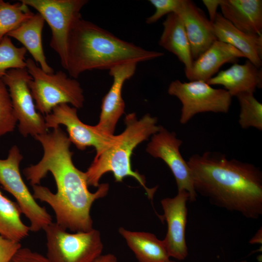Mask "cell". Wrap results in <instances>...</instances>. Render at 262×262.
Segmentation results:
<instances>
[{
    "label": "cell",
    "instance_id": "ba28073f",
    "mask_svg": "<svg viewBox=\"0 0 262 262\" xmlns=\"http://www.w3.org/2000/svg\"><path fill=\"white\" fill-rule=\"evenodd\" d=\"M167 92L181 102L180 122L182 124L187 123L197 114L228 113L232 97L225 89L214 88L201 81L175 80L170 83Z\"/></svg>",
    "mask_w": 262,
    "mask_h": 262
},
{
    "label": "cell",
    "instance_id": "d4e9b609",
    "mask_svg": "<svg viewBox=\"0 0 262 262\" xmlns=\"http://www.w3.org/2000/svg\"><path fill=\"white\" fill-rule=\"evenodd\" d=\"M236 97L240 105L238 122L240 127L262 131V104L255 98L254 93H242Z\"/></svg>",
    "mask_w": 262,
    "mask_h": 262
},
{
    "label": "cell",
    "instance_id": "e0dca14e",
    "mask_svg": "<svg viewBox=\"0 0 262 262\" xmlns=\"http://www.w3.org/2000/svg\"><path fill=\"white\" fill-rule=\"evenodd\" d=\"M206 82L210 85L223 86L232 97L245 92L254 93L262 87V68L247 60L243 64L236 63L220 71Z\"/></svg>",
    "mask_w": 262,
    "mask_h": 262
},
{
    "label": "cell",
    "instance_id": "7c38bea8",
    "mask_svg": "<svg viewBox=\"0 0 262 262\" xmlns=\"http://www.w3.org/2000/svg\"><path fill=\"white\" fill-rule=\"evenodd\" d=\"M182 141L174 132L161 126L159 131L152 135L146 151L156 158L161 159L169 167L175 179L178 191L185 190L189 194V201L196 200L191 169L181 156L180 148Z\"/></svg>",
    "mask_w": 262,
    "mask_h": 262
},
{
    "label": "cell",
    "instance_id": "83f0119b",
    "mask_svg": "<svg viewBox=\"0 0 262 262\" xmlns=\"http://www.w3.org/2000/svg\"><path fill=\"white\" fill-rule=\"evenodd\" d=\"M148 1L155 7V12L146 18L147 24L156 22L164 16L176 13L179 8L181 0H149Z\"/></svg>",
    "mask_w": 262,
    "mask_h": 262
},
{
    "label": "cell",
    "instance_id": "7a4b0ae2",
    "mask_svg": "<svg viewBox=\"0 0 262 262\" xmlns=\"http://www.w3.org/2000/svg\"><path fill=\"white\" fill-rule=\"evenodd\" d=\"M187 163L196 194L247 218L262 215V172L259 167L209 151L193 154Z\"/></svg>",
    "mask_w": 262,
    "mask_h": 262
},
{
    "label": "cell",
    "instance_id": "6da1fadb",
    "mask_svg": "<svg viewBox=\"0 0 262 262\" xmlns=\"http://www.w3.org/2000/svg\"><path fill=\"white\" fill-rule=\"evenodd\" d=\"M34 138L43 147V157L23 171L32 186L33 196L51 207L55 223L64 229L73 232L91 230V207L107 195L109 184H99L95 192L89 191L85 173L74 164L71 142L59 127Z\"/></svg>",
    "mask_w": 262,
    "mask_h": 262
},
{
    "label": "cell",
    "instance_id": "52a82bcc",
    "mask_svg": "<svg viewBox=\"0 0 262 262\" xmlns=\"http://www.w3.org/2000/svg\"><path fill=\"white\" fill-rule=\"evenodd\" d=\"M37 11L50 28L49 46L58 55L63 67L66 69L67 42L74 21L82 16L81 11L87 0H20Z\"/></svg>",
    "mask_w": 262,
    "mask_h": 262
},
{
    "label": "cell",
    "instance_id": "1f68e13d",
    "mask_svg": "<svg viewBox=\"0 0 262 262\" xmlns=\"http://www.w3.org/2000/svg\"><path fill=\"white\" fill-rule=\"evenodd\" d=\"M94 262H117V259L114 254H107L100 255Z\"/></svg>",
    "mask_w": 262,
    "mask_h": 262
},
{
    "label": "cell",
    "instance_id": "4316f807",
    "mask_svg": "<svg viewBox=\"0 0 262 262\" xmlns=\"http://www.w3.org/2000/svg\"><path fill=\"white\" fill-rule=\"evenodd\" d=\"M17 122L8 89L0 78V137L14 131Z\"/></svg>",
    "mask_w": 262,
    "mask_h": 262
},
{
    "label": "cell",
    "instance_id": "4fadbf2b",
    "mask_svg": "<svg viewBox=\"0 0 262 262\" xmlns=\"http://www.w3.org/2000/svg\"><path fill=\"white\" fill-rule=\"evenodd\" d=\"M189 193L185 190L178 191L173 197L163 199L161 205L164 215L160 218L166 221L167 230L163 241L169 257L184 260L188 256V248L185 239Z\"/></svg>",
    "mask_w": 262,
    "mask_h": 262
},
{
    "label": "cell",
    "instance_id": "603a6c76",
    "mask_svg": "<svg viewBox=\"0 0 262 262\" xmlns=\"http://www.w3.org/2000/svg\"><path fill=\"white\" fill-rule=\"evenodd\" d=\"M22 212L16 202L4 196L0 190V235L20 242L29 235L30 227L21 219Z\"/></svg>",
    "mask_w": 262,
    "mask_h": 262
},
{
    "label": "cell",
    "instance_id": "277c9868",
    "mask_svg": "<svg viewBox=\"0 0 262 262\" xmlns=\"http://www.w3.org/2000/svg\"><path fill=\"white\" fill-rule=\"evenodd\" d=\"M124 121L126 128L118 135L116 142L96 155L85 172L87 184L98 187L102 176L109 172L113 173L116 182H122L125 177H132L144 188L148 198L152 200L157 186L152 188L147 186L145 177L132 170L131 156L134 148L159 131L161 126L157 124V118L149 114L138 120L135 113H131L126 115Z\"/></svg>",
    "mask_w": 262,
    "mask_h": 262
},
{
    "label": "cell",
    "instance_id": "5b68a950",
    "mask_svg": "<svg viewBox=\"0 0 262 262\" xmlns=\"http://www.w3.org/2000/svg\"><path fill=\"white\" fill-rule=\"evenodd\" d=\"M26 68L32 77L29 82L36 109L46 115L56 106L70 104L76 109L83 107L84 97L79 82L62 70L48 73L31 58L26 60Z\"/></svg>",
    "mask_w": 262,
    "mask_h": 262
},
{
    "label": "cell",
    "instance_id": "30bf717a",
    "mask_svg": "<svg viewBox=\"0 0 262 262\" xmlns=\"http://www.w3.org/2000/svg\"><path fill=\"white\" fill-rule=\"evenodd\" d=\"M32 77L26 68L8 70L2 80L8 88L18 128L24 137L47 132L44 116L37 111L29 82Z\"/></svg>",
    "mask_w": 262,
    "mask_h": 262
},
{
    "label": "cell",
    "instance_id": "d6a6232c",
    "mask_svg": "<svg viewBox=\"0 0 262 262\" xmlns=\"http://www.w3.org/2000/svg\"><path fill=\"white\" fill-rule=\"evenodd\" d=\"M176 262L175 261H171L170 260H169L167 262ZM239 262H247V261H245V260H244V261H240Z\"/></svg>",
    "mask_w": 262,
    "mask_h": 262
},
{
    "label": "cell",
    "instance_id": "f546056e",
    "mask_svg": "<svg viewBox=\"0 0 262 262\" xmlns=\"http://www.w3.org/2000/svg\"><path fill=\"white\" fill-rule=\"evenodd\" d=\"M21 247L20 242L9 240L0 235V262H10Z\"/></svg>",
    "mask_w": 262,
    "mask_h": 262
},
{
    "label": "cell",
    "instance_id": "9a60e30c",
    "mask_svg": "<svg viewBox=\"0 0 262 262\" xmlns=\"http://www.w3.org/2000/svg\"><path fill=\"white\" fill-rule=\"evenodd\" d=\"M175 14L183 23L195 60L217 40L213 23L201 9L190 0H181Z\"/></svg>",
    "mask_w": 262,
    "mask_h": 262
},
{
    "label": "cell",
    "instance_id": "8fae6325",
    "mask_svg": "<svg viewBox=\"0 0 262 262\" xmlns=\"http://www.w3.org/2000/svg\"><path fill=\"white\" fill-rule=\"evenodd\" d=\"M77 109L67 104L56 106L50 114L44 116L47 128L53 129L60 125L65 126L71 143L81 150L93 147L96 155L116 142L118 135H106L100 132L95 126L84 124L78 117Z\"/></svg>",
    "mask_w": 262,
    "mask_h": 262
},
{
    "label": "cell",
    "instance_id": "ac0fdd59",
    "mask_svg": "<svg viewBox=\"0 0 262 262\" xmlns=\"http://www.w3.org/2000/svg\"><path fill=\"white\" fill-rule=\"evenodd\" d=\"M243 57H245L244 55L232 46L217 40L194 60L191 71L186 78L190 81L207 82L224 64L234 63Z\"/></svg>",
    "mask_w": 262,
    "mask_h": 262
},
{
    "label": "cell",
    "instance_id": "7402d4cb",
    "mask_svg": "<svg viewBox=\"0 0 262 262\" xmlns=\"http://www.w3.org/2000/svg\"><path fill=\"white\" fill-rule=\"evenodd\" d=\"M119 233L139 262H166L169 259L163 240L151 233L133 231L120 227Z\"/></svg>",
    "mask_w": 262,
    "mask_h": 262
},
{
    "label": "cell",
    "instance_id": "cb8c5ba5",
    "mask_svg": "<svg viewBox=\"0 0 262 262\" xmlns=\"http://www.w3.org/2000/svg\"><path fill=\"white\" fill-rule=\"evenodd\" d=\"M34 14L29 7L20 0L11 4L0 0V43L8 33Z\"/></svg>",
    "mask_w": 262,
    "mask_h": 262
},
{
    "label": "cell",
    "instance_id": "2e32d148",
    "mask_svg": "<svg viewBox=\"0 0 262 262\" xmlns=\"http://www.w3.org/2000/svg\"><path fill=\"white\" fill-rule=\"evenodd\" d=\"M217 40L229 44L241 52L258 68L262 65V34L244 33L217 13L213 23Z\"/></svg>",
    "mask_w": 262,
    "mask_h": 262
},
{
    "label": "cell",
    "instance_id": "484cf974",
    "mask_svg": "<svg viewBox=\"0 0 262 262\" xmlns=\"http://www.w3.org/2000/svg\"><path fill=\"white\" fill-rule=\"evenodd\" d=\"M27 52L24 47H16L11 38L5 36L0 43V78L10 69L26 68Z\"/></svg>",
    "mask_w": 262,
    "mask_h": 262
},
{
    "label": "cell",
    "instance_id": "4dcf8cb0",
    "mask_svg": "<svg viewBox=\"0 0 262 262\" xmlns=\"http://www.w3.org/2000/svg\"><path fill=\"white\" fill-rule=\"evenodd\" d=\"M221 0H203L202 2L206 7L209 15V20L213 23L216 16L217 8L219 6Z\"/></svg>",
    "mask_w": 262,
    "mask_h": 262
},
{
    "label": "cell",
    "instance_id": "8992f818",
    "mask_svg": "<svg viewBox=\"0 0 262 262\" xmlns=\"http://www.w3.org/2000/svg\"><path fill=\"white\" fill-rule=\"evenodd\" d=\"M43 230L47 239V257L51 262H94L101 255L100 232L94 229L70 233L52 222Z\"/></svg>",
    "mask_w": 262,
    "mask_h": 262
},
{
    "label": "cell",
    "instance_id": "f1b7e54d",
    "mask_svg": "<svg viewBox=\"0 0 262 262\" xmlns=\"http://www.w3.org/2000/svg\"><path fill=\"white\" fill-rule=\"evenodd\" d=\"M10 262H51L47 256L28 247H20Z\"/></svg>",
    "mask_w": 262,
    "mask_h": 262
},
{
    "label": "cell",
    "instance_id": "3957f363",
    "mask_svg": "<svg viewBox=\"0 0 262 262\" xmlns=\"http://www.w3.org/2000/svg\"><path fill=\"white\" fill-rule=\"evenodd\" d=\"M164 55L122 40L81 16L74 21L69 33L66 70L76 79L86 71L110 70L119 65L138 64Z\"/></svg>",
    "mask_w": 262,
    "mask_h": 262
},
{
    "label": "cell",
    "instance_id": "9c48e42d",
    "mask_svg": "<svg viewBox=\"0 0 262 262\" xmlns=\"http://www.w3.org/2000/svg\"><path fill=\"white\" fill-rule=\"evenodd\" d=\"M23 159L18 147L13 146L6 159H0V184L16 199L22 213L30 221V231L37 232L51 224V216L36 201L25 184L20 172Z\"/></svg>",
    "mask_w": 262,
    "mask_h": 262
},
{
    "label": "cell",
    "instance_id": "ffe728a7",
    "mask_svg": "<svg viewBox=\"0 0 262 262\" xmlns=\"http://www.w3.org/2000/svg\"><path fill=\"white\" fill-rule=\"evenodd\" d=\"M163 31L159 45L177 56L184 65L186 77L189 74L194 60L183 23L175 13H171L163 23Z\"/></svg>",
    "mask_w": 262,
    "mask_h": 262
},
{
    "label": "cell",
    "instance_id": "d6986e66",
    "mask_svg": "<svg viewBox=\"0 0 262 262\" xmlns=\"http://www.w3.org/2000/svg\"><path fill=\"white\" fill-rule=\"evenodd\" d=\"M223 16L239 30L262 34V0H221Z\"/></svg>",
    "mask_w": 262,
    "mask_h": 262
},
{
    "label": "cell",
    "instance_id": "44dd1931",
    "mask_svg": "<svg viewBox=\"0 0 262 262\" xmlns=\"http://www.w3.org/2000/svg\"><path fill=\"white\" fill-rule=\"evenodd\" d=\"M45 22L43 17L37 13L7 36L20 42L44 71L52 73L54 72V70L47 61L42 44V34Z\"/></svg>",
    "mask_w": 262,
    "mask_h": 262
},
{
    "label": "cell",
    "instance_id": "5bb4252c",
    "mask_svg": "<svg viewBox=\"0 0 262 262\" xmlns=\"http://www.w3.org/2000/svg\"><path fill=\"white\" fill-rule=\"evenodd\" d=\"M137 65L133 63L124 64L109 70V75L113 78V82L102 98L99 120L95 125L100 132L114 135L118 120L124 113L125 102L122 97L123 86L126 81L134 75Z\"/></svg>",
    "mask_w": 262,
    "mask_h": 262
}]
</instances>
